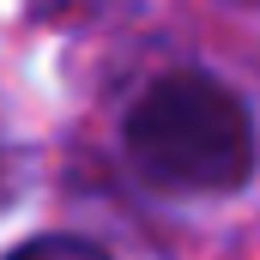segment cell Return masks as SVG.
<instances>
[{"label":"cell","mask_w":260,"mask_h":260,"mask_svg":"<svg viewBox=\"0 0 260 260\" xmlns=\"http://www.w3.org/2000/svg\"><path fill=\"white\" fill-rule=\"evenodd\" d=\"M127 157L133 170L170 194H236L254 182L260 127L248 97L218 73H164L127 109Z\"/></svg>","instance_id":"1"},{"label":"cell","mask_w":260,"mask_h":260,"mask_svg":"<svg viewBox=\"0 0 260 260\" xmlns=\"http://www.w3.org/2000/svg\"><path fill=\"white\" fill-rule=\"evenodd\" d=\"M6 260H109V254L97 242H85V236H37V242L12 248Z\"/></svg>","instance_id":"2"},{"label":"cell","mask_w":260,"mask_h":260,"mask_svg":"<svg viewBox=\"0 0 260 260\" xmlns=\"http://www.w3.org/2000/svg\"><path fill=\"white\" fill-rule=\"evenodd\" d=\"M0 182H6V164H0Z\"/></svg>","instance_id":"3"}]
</instances>
